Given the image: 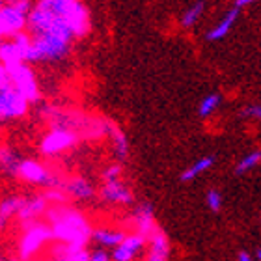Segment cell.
I'll return each instance as SVG.
<instances>
[{"mask_svg": "<svg viewBox=\"0 0 261 261\" xmlns=\"http://www.w3.org/2000/svg\"><path fill=\"white\" fill-rule=\"evenodd\" d=\"M28 28V15L21 11L13 2L0 6V30L6 39L15 38L17 34L24 32Z\"/></svg>", "mask_w": 261, "mask_h": 261, "instance_id": "cell-8", "label": "cell"}, {"mask_svg": "<svg viewBox=\"0 0 261 261\" xmlns=\"http://www.w3.org/2000/svg\"><path fill=\"white\" fill-rule=\"evenodd\" d=\"M4 39H6V38H4V34H2V30H0V43H2Z\"/></svg>", "mask_w": 261, "mask_h": 261, "instance_id": "cell-35", "label": "cell"}, {"mask_svg": "<svg viewBox=\"0 0 261 261\" xmlns=\"http://www.w3.org/2000/svg\"><path fill=\"white\" fill-rule=\"evenodd\" d=\"M22 201H24V196L21 194H10L0 200V231H6L10 228L11 220L17 218L21 211Z\"/></svg>", "mask_w": 261, "mask_h": 261, "instance_id": "cell-16", "label": "cell"}, {"mask_svg": "<svg viewBox=\"0 0 261 261\" xmlns=\"http://www.w3.org/2000/svg\"><path fill=\"white\" fill-rule=\"evenodd\" d=\"M220 103H222V95L220 93H207L205 97L201 99L200 105H198V116L200 118H211L218 109H220Z\"/></svg>", "mask_w": 261, "mask_h": 261, "instance_id": "cell-24", "label": "cell"}, {"mask_svg": "<svg viewBox=\"0 0 261 261\" xmlns=\"http://www.w3.org/2000/svg\"><path fill=\"white\" fill-rule=\"evenodd\" d=\"M237 19H239V10L233 6V8L226 11L222 19H220V21H218L217 24L207 32L205 38L209 39V41H220V39H224L229 34V30L235 27Z\"/></svg>", "mask_w": 261, "mask_h": 261, "instance_id": "cell-18", "label": "cell"}, {"mask_svg": "<svg viewBox=\"0 0 261 261\" xmlns=\"http://www.w3.org/2000/svg\"><path fill=\"white\" fill-rule=\"evenodd\" d=\"M99 198L107 205H133L135 203V194L123 179L103 183L99 189Z\"/></svg>", "mask_w": 261, "mask_h": 261, "instance_id": "cell-10", "label": "cell"}, {"mask_svg": "<svg viewBox=\"0 0 261 261\" xmlns=\"http://www.w3.org/2000/svg\"><path fill=\"white\" fill-rule=\"evenodd\" d=\"M205 205L209 207V211L218 215V213L222 211L224 207V196L222 192L218 191V189H209L205 192Z\"/></svg>", "mask_w": 261, "mask_h": 261, "instance_id": "cell-27", "label": "cell"}, {"mask_svg": "<svg viewBox=\"0 0 261 261\" xmlns=\"http://www.w3.org/2000/svg\"><path fill=\"white\" fill-rule=\"evenodd\" d=\"M127 231L118 226H95L93 229L92 243L97 245V248H105V250H114L125 241Z\"/></svg>", "mask_w": 261, "mask_h": 261, "instance_id": "cell-14", "label": "cell"}, {"mask_svg": "<svg viewBox=\"0 0 261 261\" xmlns=\"http://www.w3.org/2000/svg\"><path fill=\"white\" fill-rule=\"evenodd\" d=\"M62 191L69 196L71 201H90L95 196H99V191L95 189L92 181L82 177V175H71L65 177L62 183Z\"/></svg>", "mask_w": 261, "mask_h": 261, "instance_id": "cell-12", "label": "cell"}, {"mask_svg": "<svg viewBox=\"0 0 261 261\" xmlns=\"http://www.w3.org/2000/svg\"><path fill=\"white\" fill-rule=\"evenodd\" d=\"M90 261H112V254L105 248H95V250H90Z\"/></svg>", "mask_w": 261, "mask_h": 261, "instance_id": "cell-30", "label": "cell"}, {"mask_svg": "<svg viewBox=\"0 0 261 261\" xmlns=\"http://www.w3.org/2000/svg\"><path fill=\"white\" fill-rule=\"evenodd\" d=\"M60 10L75 39L86 38L92 30V17H90V10L86 8V4L82 0H65V2H60Z\"/></svg>", "mask_w": 261, "mask_h": 261, "instance_id": "cell-6", "label": "cell"}, {"mask_svg": "<svg viewBox=\"0 0 261 261\" xmlns=\"http://www.w3.org/2000/svg\"><path fill=\"white\" fill-rule=\"evenodd\" d=\"M147 246V239L138 233H127L125 241L121 243L118 248L110 252L112 254V261H136V257L140 256L144 248Z\"/></svg>", "mask_w": 261, "mask_h": 261, "instance_id": "cell-13", "label": "cell"}, {"mask_svg": "<svg viewBox=\"0 0 261 261\" xmlns=\"http://www.w3.org/2000/svg\"><path fill=\"white\" fill-rule=\"evenodd\" d=\"M107 138H110V144H112V149H114V155L116 159H118V163H123V161H127L129 159V140H127V135L123 133V129H121L120 125H116L114 121H110L109 125V136Z\"/></svg>", "mask_w": 261, "mask_h": 261, "instance_id": "cell-17", "label": "cell"}, {"mask_svg": "<svg viewBox=\"0 0 261 261\" xmlns=\"http://www.w3.org/2000/svg\"><path fill=\"white\" fill-rule=\"evenodd\" d=\"M49 203L43 198V194H30L24 196V201H22V207L19 215H17V222L21 226H27L30 222H36V220H43L47 211H49Z\"/></svg>", "mask_w": 261, "mask_h": 261, "instance_id": "cell-11", "label": "cell"}, {"mask_svg": "<svg viewBox=\"0 0 261 261\" xmlns=\"http://www.w3.org/2000/svg\"><path fill=\"white\" fill-rule=\"evenodd\" d=\"M215 163H217V157H213V155H203V157L194 161L191 166H187V168L181 172L179 181L181 183H192L196 177H200L201 174L209 172V170L215 166Z\"/></svg>", "mask_w": 261, "mask_h": 261, "instance_id": "cell-19", "label": "cell"}, {"mask_svg": "<svg viewBox=\"0 0 261 261\" xmlns=\"http://www.w3.org/2000/svg\"><path fill=\"white\" fill-rule=\"evenodd\" d=\"M237 261H257V259H256V256H252L248 252H239V254H237Z\"/></svg>", "mask_w": 261, "mask_h": 261, "instance_id": "cell-32", "label": "cell"}, {"mask_svg": "<svg viewBox=\"0 0 261 261\" xmlns=\"http://www.w3.org/2000/svg\"><path fill=\"white\" fill-rule=\"evenodd\" d=\"M41 194H43V198L47 200V203H49L50 207L69 205V203H71L69 196L65 194L62 189H58V187H53V189H43V191H41Z\"/></svg>", "mask_w": 261, "mask_h": 261, "instance_id": "cell-26", "label": "cell"}, {"mask_svg": "<svg viewBox=\"0 0 261 261\" xmlns=\"http://www.w3.org/2000/svg\"><path fill=\"white\" fill-rule=\"evenodd\" d=\"M239 116L243 120H250V121H261V105L259 103H250L243 107L239 112Z\"/></svg>", "mask_w": 261, "mask_h": 261, "instance_id": "cell-29", "label": "cell"}, {"mask_svg": "<svg viewBox=\"0 0 261 261\" xmlns=\"http://www.w3.org/2000/svg\"><path fill=\"white\" fill-rule=\"evenodd\" d=\"M11 2H15V0H0V4H11Z\"/></svg>", "mask_w": 261, "mask_h": 261, "instance_id": "cell-33", "label": "cell"}, {"mask_svg": "<svg viewBox=\"0 0 261 261\" xmlns=\"http://www.w3.org/2000/svg\"><path fill=\"white\" fill-rule=\"evenodd\" d=\"M0 261H19V259H13V257H10V259H2V257H0Z\"/></svg>", "mask_w": 261, "mask_h": 261, "instance_id": "cell-36", "label": "cell"}, {"mask_svg": "<svg viewBox=\"0 0 261 261\" xmlns=\"http://www.w3.org/2000/svg\"><path fill=\"white\" fill-rule=\"evenodd\" d=\"M261 164V149H252L239 159V163L235 164V175H245L252 170H256Z\"/></svg>", "mask_w": 261, "mask_h": 261, "instance_id": "cell-23", "label": "cell"}, {"mask_svg": "<svg viewBox=\"0 0 261 261\" xmlns=\"http://www.w3.org/2000/svg\"><path fill=\"white\" fill-rule=\"evenodd\" d=\"M47 261H90V250L88 248L75 250V248H69V246L55 245Z\"/></svg>", "mask_w": 261, "mask_h": 261, "instance_id": "cell-20", "label": "cell"}, {"mask_svg": "<svg viewBox=\"0 0 261 261\" xmlns=\"http://www.w3.org/2000/svg\"><path fill=\"white\" fill-rule=\"evenodd\" d=\"M22 159L13 149L6 146H0V172L10 177H17V170Z\"/></svg>", "mask_w": 261, "mask_h": 261, "instance_id": "cell-21", "label": "cell"}, {"mask_svg": "<svg viewBox=\"0 0 261 261\" xmlns=\"http://www.w3.org/2000/svg\"><path fill=\"white\" fill-rule=\"evenodd\" d=\"M170 252H172V246H170L168 235L164 233V229L157 228V231L147 239L146 261H168Z\"/></svg>", "mask_w": 261, "mask_h": 261, "instance_id": "cell-15", "label": "cell"}, {"mask_svg": "<svg viewBox=\"0 0 261 261\" xmlns=\"http://www.w3.org/2000/svg\"><path fill=\"white\" fill-rule=\"evenodd\" d=\"M22 231L17 243V259L19 261H34L39 256L49 243H53V231L45 220H36L27 226H21Z\"/></svg>", "mask_w": 261, "mask_h": 261, "instance_id": "cell-2", "label": "cell"}, {"mask_svg": "<svg viewBox=\"0 0 261 261\" xmlns=\"http://www.w3.org/2000/svg\"><path fill=\"white\" fill-rule=\"evenodd\" d=\"M60 2H65V0H60Z\"/></svg>", "mask_w": 261, "mask_h": 261, "instance_id": "cell-37", "label": "cell"}, {"mask_svg": "<svg viewBox=\"0 0 261 261\" xmlns=\"http://www.w3.org/2000/svg\"><path fill=\"white\" fill-rule=\"evenodd\" d=\"M50 226L53 241L56 245H64L75 250H84L93 237L95 226L88 218L86 213L69 205L49 207V211L43 218Z\"/></svg>", "mask_w": 261, "mask_h": 261, "instance_id": "cell-1", "label": "cell"}, {"mask_svg": "<svg viewBox=\"0 0 261 261\" xmlns=\"http://www.w3.org/2000/svg\"><path fill=\"white\" fill-rule=\"evenodd\" d=\"M28 109L30 103L11 84L0 88V121L21 120L28 114Z\"/></svg>", "mask_w": 261, "mask_h": 261, "instance_id": "cell-7", "label": "cell"}, {"mask_svg": "<svg viewBox=\"0 0 261 261\" xmlns=\"http://www.w3.org/2000/svg\"><path fill=\"white\" fill-rule=\"evenodd\" d=\"M81 140V135L75 133L71 129H60V127H55V129H49V133H45L39 140V153L47 159H55L60 157L64 153L71 151L73 147L79 144Z\"/></svg>", "mask_w": 261, "mask_h": 261, "instance_id": "cell-4", "label": "cell"}, {"mask_svg": "<svg viewBox=\"0 0 261 261\" xmlns=\"http://www.w3.org/2000/svg\"><path fill=\"white\" fill-rule=\"evenodd\" d=\"M129 224H130V228L135 229V233L149 239L159 228L157 220H155V207H153L149 201L138 203V205L135 207L133 215H130Z\"/></svg>", "mask_w": 261, "mask_h": 261, "instance_id": "cell-9", "label": "cell"}, {"mask_svg": "<svg viewBox=\"0 0 261 261\" xmlns=\"http://www.w3.org/2000/svg\"><path fill=\"white\" fill-rule=\"evenodd\" d=\"M0 62H2L6 69H11V67H15L19 64H24L21 53H19V49H17L11 39H4L0 43Z\"/></svg>", "mask_w": 261, "mask_h": 261, "instance_id": "cell-22", "label": "cell"}, {"mask_svg": "<svg viewBox=\"0 0 261 261\" xmlns=\"http://www.w3.org/2000/svg\"><path fill=\"white\" fill-rule=\"evenodd\" d=\"M17 179L24 181L28 185L41 187V189H53V187L62 189L65 177L56 174L55 170H50L47 164L39 163L36 159H22L17 170Z\"/></svg>", "mask_w": 261, "mask_h": 261, "instance_id": "cell-3", "label": "cell"}, {"mask_svg": "<svg viewBox=\"0 0 261 261\" xmlns=\"http://www.w3.org/2000/svg\"><path fill=\"white\" fill-rule=\"evenodd\" d=\"M256 2H259V0H235V8H237V10H241V8L252 6V4H256Z\"/></svg>", "mask_w": 261, "mask_h": 261, "instance_id": "cell-31", "label": "cell"}, {"mask_svg": "<svg viewBox=\"0 0 261 261\" xmlns=\"http://www.w3.org/2000/svg\"><path fill=\"white\" fill-rule=\"evenodd\" d=\"M123 175V166L121 163H110L109 166H105V170L101 172V181L109 183V181H118Z\"/></svg>", "mask_w": 261, "mask_h": 261, "instance_id": "cell-28", "label": "cell"}, {"mask_svg": "<svg viewBox=\"0 0 261 261\" xmlns=\"http://www.w3.org/2000/svg\"><path fill=\"white\" fill-rule=\"evenodd\" d=\"M256 259H257V261H261V248L256 252Z\"/></svg>", "mask_w": 261, "mask_h": 261, "instance_id": "cell-34", "label": "cell"}, {"mask_svg": "<svg viewBox=\"0 0 261 261\" xmlns=\"http://www.w3.org/2000/svg\"><path fill=\"white\" fill-rule=\"evenodd\" d=\"M203 11H205V2H203V0L192 4L191 8H187V10L183 11V15H181V27L183 28L194 27L196 22L200 21V17L203 15Z\"/></svg>", "mask_w": 261, "mask_h": 261, "instance_id": "cell-25", "label": "cell"}, {"mask_svg": "<svg viewBox=\"0 0 261 261\" xmlns=\"http://www.w3.org/2000/svg\"><path fill=\"white\" fill-rule=\"evenodd\" d=\"M8 76H10V84L15 88L17 92L21 93L22 97L27 99L28 103H38L41 99V90H39L38 76L34 73L30 64H19L15 67L8 69Z\"/></svg>", "mask_w": 261, "mask_h": 261, "instance_id": "cell-5", "label": "cell"}]
</instances>
